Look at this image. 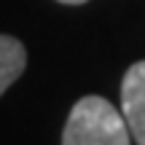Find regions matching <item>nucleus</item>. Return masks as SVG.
Masks as SVG:
<instances>
[{"mask_svg": "<svg viewBox=\"0 0 145 145\" xmlns=\"http://www.w3.org/2000/svg\"><path fill=\"white\" fill-rule=\"evenodd\" d=\"M129 135L121 108L89 94L72 105L62 129V145H129Z\"/></svg>", "mask_w": 145, "mask_h": 145, "instance_id": "f257e3e1", "label": "nucleus"}, {"mask_svg": "<svg viewBox=\"0 0 145 145\" xmlns=\"http://www.w3.org/2000/svg\"><path fill=\"white\" fill-rule=\"evenodd\" d=\"M121 113L137 145H145V59L135 62L121 81Z\"/></svg>", "mask_w": 145, "mask_h": 145, "instance_id": "f03ea898", "label": "nucleus"}, {"mask_svg": "<svg viewBox=\"0 0 145 145\" xmlns=\"http://www.w3.org/2000/svg\"><path fill=\"white\" fill-rule=\"evenodd\" d=\"M57 3H65V5H83V3H89V0H57Z\"/></svg>", "mask_w": 145, "mask_h": 145, "instance_id": "20e7f679", "label": "nucleus"}, {"mask_svg": "<svg viewBox=\"0 0 145 145\" xmlns=\"http://www.w3.org/2000/svg\"><path fill=\"white\" fill-rule=\"evenodd\" d=\"M27 67L24 43L14 35H0V97L19 81V75Z\"/></svg>", "mask_w": 145, "mask_h": 145, "instance_id": "7ed1b4c3", "label": "nucleus"}]
</instances>
